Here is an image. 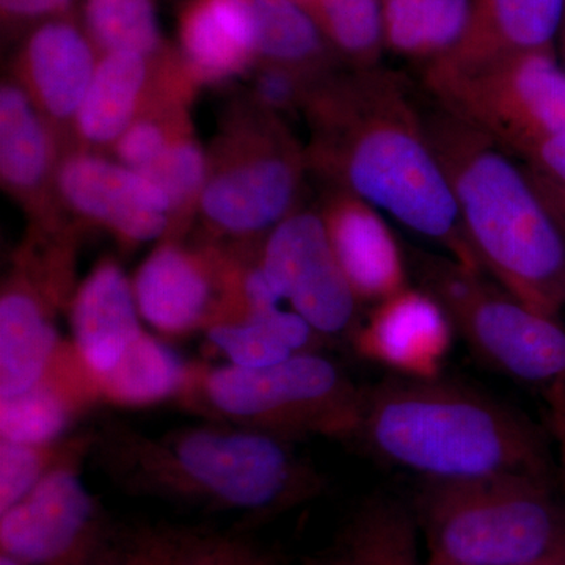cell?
<instances>
[{
	"instance_id": "6da1fadb",
	"label": "cell",
	"mask_w": 565,
	"mask_h": 565,
	"mask_svg": "<svg viewBox=\"0 0 565 565\" xmlns=\"http://www.w3.org/2000/svg\"><path fill=\"white\" fill-rule=\"evenodd\" d=\"M302 114L311 172L482 273L404 76L375 66L334 71L315 82Z\"/></svg>"
},
{
	"instance_id": "7a4b0ae2",
	"label": "cell",
	"mask_w": 565,
	"mask_h": 565,
	"mask_svg": "<svg viewBox=\"0 0 565 565\" xmlns=\"http://www.w3.org/2000/svg\"><path fill=\"white\" fill-rule=\"evenodd\" d=\"M90 459L122 492L253 523L313 500L323 487L289 438L226 423L151 435L106 419L95 427Z\"/></svg>"
},
{
	"instance_id": "3957f363",
	"label": "cell",
	"mask_w": 565,
	"mask_h": 565,
	"mask_svg": "<svg viewBox=\"0 0 565 565\" xmlns=\"http://www.w3.org/2000/svg\"><path fill=\"white\" fill-rule=\"evenodd\" d=\"M423 120L482 273L531 310L557 319L565 305V234L526 169L437 104L423 109Z\"/></svg>"
},
{
	"instance_id": "277c9868",
	"label": "cell",
	"mask_w": 565,
	"mask_h": 565,
	"mask_svg": "<svg viewBox=\"0 0 565 565\" xmlns=\"http://www.w3.org/2000/svg\"><path fill=\"white\" fill-rule=\"evenodd\" d=\"M359 437L426 481L548 476L544 444L505 405L434 381H392L364 392Z\"/></svg>"
},
{
	"instance_id": "5b68a950",
	"label": "cell",
	"mask_w": 565,
	"mask_h": 565,
	"mask_svg": "<svg viewBox=\"0 0 565 565\" xmlns=\"http://www.w3.org/2000/svg\"><path fill=\"white\" fill-rule=\"evenodd\" d=\"M429 565H565V508L548 476L426 481Z\"/></svg>"
},
{
	"instance_id": "8992f818",
	"label": "cell",
	"mask_w": 565,
	"mask_h": 565,
	"mask_svg": "<svg viewBox=\"0 0 565 565\" xmlns=\"http://www.w3.org/2000/svg\"><path fill=\"white\" fill-rule=\"evenodd\" d=\"M174 401L207 422L289 440L300 435L348 440L359 437L364 392L326 356L302 352L253 370L189 363L188 379Z\"/></svg>"
},
{
	"instance_id": "52a82bcc",
	"label": "cell",
	"mask_w": 565,
	"mask_h": 565,
	"mask_svg": "<svg viewBox=\"0 0 565 565\" xmlns=\"http://www.w3.org/2000/svg\"><path fill=\"white\" fill-rule=\"evenodd\" d=\"M307 148L282 118L237 99L207 150L199 217L204 243L256 247L299 210Z\"/></svg>"
},
{
	"instance_id": "ba28073f",
	"label": "cell",
	"mask_w": 565,
	"mask_h": 565,
	"mask_svg": "<svg viewBox=\"0 0 565 565\" xmlns=\"http://www.w3.org/2000/svg\"><path fill=\"white\" fill-rule=\"evenodd\" d=\"M423 81L437 106L509 154L526 159L544 141L565 132V71L553 47L516 52L473 68L429 63Z\"/></svg>"
},
{
	"instance_id": "9c48e42d",
	"label": "cell",
	"mask_w": 565,
	"mask_h": 565,
	"mask_svg": "<svg viewBox=\"0 0 565 565\" xmlns=\"http://www.w3.org/2000/svg\"><path fill=\"white\" fill-rule=\"evenodd\" d=\"M415 269L470 348L501 373L552 385L565 381V329L531 310L484 274L452 258L418 253Z\"/></svg>"
},
{
	"instance_id": "30bf717a",
	"label": "cell",
	"mask_w": 565,
	"mask_h": 565,
	"mask_svg": "<svg viewBox=\"0 0 565 565\" xmlns=\"http://www.w3.org/2000/svg\"><path fill=\"white\" fill-rule=\"evenodd\" d=\"M244 256L232 245L163 239L134 275L140 318L169 338L239 321Z\"/></svg>"
},
{
	"instance_id": "8fae6325",
	"label": "cell",
	"mask_w": 565,
	"mask_h": 565,
	"mask_svg": "<svg viewBox=\"0 0 565 565\" xmlns=\"http://www.w3.org/2000/svg\"><path fill=\"white\" fill-rule=\"evenodd\" d=\"M84 463L52 471L0 514V553L25 565H95L114 522L85 486Z\"/></svg>"
},
{
	"instance_id": "7c38bea8",
	"label": "cell",
	"mask_w": 565,
	"mask_h": 565,
	"mask_svg": "<svg viewBox=\"0 0 565 565\" xmlns=\"http://www.w3.org/2000/svg\"><path fill=\"white\" fill-rule=\"evenodd\" d=\"M259 264L281 300L319 334L343 333L360 300L341 269L319 212L294 211L267 234Z\"/></svg>"
},
{
	"instance_id": "4fadbf2b",
	"label": "cell",
	"mask_w": 565,
	"mask_h": 565,
	"mask_svg": "<svg viewBox=\"0 0 565 565\" xmlns=\"http://www.w3.org/2000/svg\"><path fill=\"white\" fill-rule=\"evenodd\" d=\"M63 212L81 226L102 228L122 247L166 239L170 204L150 180L102 152L70 148L55 178Z\"/></svg>"
},
{
	"instance_id": "5bb4252c",
	"label": "cell",
	"mask_w": 565,
	"mask_h": 565,
	"mask_svg": "<svg viewBox=\"0 0 565 565\" xmlns=\"http://www.w3.org/2000/svg\"><path fill=\"white\" fill-rule=\"evenodd\" d=\"M200 87L178 47L159 58L103 54L74 122L73 148L104 154L141 115L191 104Z\"/></svg>"
},
{
	"instance_id": "9a60e30c",
	"label": "cell",
	"mask_w": 565,
	"mask_h": 565,
	"mask_svg": "<svg viewBox=\"0 0 565 565\" xmlns=\"http://www.w3.org/2000/svg\"><path fill=\"white\" fill-rule=\"evenodd\" d=\"M99 58L73 13L36 24L14 55L10 77L28 92L66 150L73 148L74 122Z\"/></svg>"
},
{
	"instance_id": "2e32d148",
	"label": "cell",
	"mask_w": 565,
	"mask_h": 565,
	"mask_svg": "<svg viewBox=\"0 0 565 565\" xmlns=\"http://www.w3.org/2000/svg\"><path fill=\"white\" fill-rule=\"evenodd\" d=\"M65 145L13 77L0 87V181L31 223L68 217L55 195Z\"/></svg>"
},
{
	"instance_id": "e0dca14e",
	"label": "cell",
	"mask_w": 565,
	"mask_h": 565,
	"mask_svg": "<svg viewBox=\"0 0 565 565\" xmlns=\"http://www.w3.org/2000/svg\"><path fill=\"white\" fill-rule=\"evenodd\" d=\"M452 323L444 305L424 289L405 288L375 303L355 332L360 355L416 381H434L452 344Z\"/></svg>"
},
{
	"instance_id": "ac0fdd59",
	"label": "cell",
	"mask_w": 565,
	"mask_h": 565,
	"mask_svg": "<svg viewBox=\"0 0 565 565\" xmlns=\"http://www.w3.org/2000/svg\"><path fill=\"white\" fill-rule=\"evenodd\" d=\"M329 188L319 215L360 303H379L408 288L403 252L382 215L352 192Z\"/></svg>"
},
{
	"instance_id": "d6986e66",
	"label": "cell",
	"mask_w": 565,
	"mask_h": 565,
	"mask_svg": "<svg viewBox=\"0 0 565 565\" xmlns=\"http://www.w3.org/2000/svg\"><path fill=\"white\" fill-rule=\"evenodd\" d=\"M104 403L98 374L73 341H63L36 384L0 399V438L46 444L66 437L81 416Z\"/></svg>"
},
{
	"instance_id": "ffe728a7",
	"label": "cell",
	"mask_w": 565,
	"mask_h": 565,
	"mask_svg": "<svg viewBox=\"0 0 565 565\" xmlns=\"http://www.w3.org/2000/svg\"><path fill=\"white\" fill-rule=\"evenodd\" d=\"M54 299L17 267L0 291V399H9L40 381L61 348Z\"/></svg>"
},
{
	"instance_id": "44dd1931",
	"label": "cell",
	"mask_w": 565,
	"mask_h": 565,
	"mask_svg": "<svg viewBox=\"0 0 565 565\" xmlns=\"http://www.w3.org/2000/svg\"><path fill=\"white\" fill-rule=\"evenodd\" d=\"M66 313L71 341L98 375L114 370L145 332L132 281L111 258H103L77 286Z\"/></svg>"
},
{
	"instance_id": "7402d4cb",
	"label": "cell",
	"mask_w": 565,
	"mask_h": 565,
	"mask_svg": "<svg viewBox=\"0 0 565 565\" xmlns=\"http://www.w3.org/2000/svg\"><path fill=\"white\" fill-rule=\"evenodd\" d=\"M564 10L565 0H473L467 31L455 50L429 63L473 68L516 52L552 47Z\"/></svg>"
},
{
	"instance_id": "603a6c76",
	"label": "cell",
	"mask_w": 565,
	"mask_h": 565,
	"mask_svg": "<svg viewBox=\"0 0 565 565\" xmlns=\"http://www.w3.org/2000/svg\"><path fill=\"white\" fill-rule=\"evenodd\" d=\"M258 63L288 66L321 79L337 70L338 54L313 17L296 0H228Z\"/></svg>"
},
{
	"instance_id": "cb8c5ba5",
	"label": "cell",
	"mask_w": 565,
	"mask_h": 565,
	"mask_svg": "<svg viewBox=\"0 0 565 565\" xmlns=\"http://www.w3.org/2000/svg\"><path fill=\"white\" fill-rule=\"evenodd\" d=\"M178 36V50L202 87L248 76L258 65L228 0H189L181 10Z\"/></svg>"
},
{
	"instance_id": "d4e9b609",
	"label": "cell",
	"mask_w": 565,
	"mask_h": 565,
	"mask_svg": "<svg viewBox=\"0 0 565 565\" xmlns=\"http://www.w3.org/2000/svg\"><path fill=\"white\" fill-rule=\"evenodd\" d=\"M473 0H382L385 46L433 62L455 50L470 21Z\"/></svg>"
},
{
	"instance_id": "484cf974",
	"label": "cell",
	"mask_w": 565,
	"mask_h": 565,
	"mask_svg": "<svg viewBox=\"0 0 565 565\" xmlns=\"http://www.w3.org/2000/svg\"><path fill=\"white\" fill-rule=\"evenodd\" d=\"M189 363L148 332L137 338L109 373L98 375L103 401L118 407H148L177 399Z\"/></svg>"
},
{
	"instance_id": "4316f807",
	"label": "cell",
	"mask_w": 565,
	"mask_h": 565,
	"mask_svg": "<svg viewBox=\"0 0 565 565\" xmlns=\"http://www.w3.org/2000/svg\"><path fill=\"white\" fill-rule=\"evenodd\" d=\"M79 21L102 55L132 52L159 58L174 50L163 39L152 0H84Z\"/></svg>"
},
{
	"instance_id": "83f0119b",
	"label": "cell",
	"mask_w": 565,
	"mask_h": 565,
	"mask_svg": "<svg viewBox=\"0 0 565 565\" xmlns=\"http://www.w3.org/2000/svg\"><path fill=\"white\" fill-rule=\"evenodd\" d=\"M343 565H422L414 520L388 500L364 504L343 541Z\"/></svg>"
},
{
	"instance_id": "f1b7e54d",
	"label": "cell",
	"mask_w": 565,
	"mask_h": 565,
	"mask_svg": "<svg viewBox=\"0 0 565 565\" xmlns=\"http://www.w3.org/2000/svg\"><path fill=\"white\" fill-rule=\"evenodd\" d=\"M93 446L95 429L66 435L46 444L0 438V514L20 503L52 471L66 463L90 459Z\"/></svg>"
},
{
	"instance_id": "f546056e",
	"label": "cell",
	"mask_w": 565,
	"mask_h": 565,
	"mask_svg": "<svg viewBox=\"0 0 565 565\" xmlns=\"http://www.w3.org/2000/svg\"><path fill=\"white\" fill-rule=\"evenodd\" d=\"M303 9L338 57L353 68H374L385 46L382 0H308Z\"/></svg>"
},
{
	"instance_id": "4dcf8cb0",
	"label": "cell",
	"mask_w": 565,
	"mask_h": 565,
	"mask_svg": "<svg viewBox=\"0 0 565 565\" xmlns=\"http://www.w3.org/2000/svg\"><path fill=\"white\" fill-rule=\"evenodd\" d=\"M141 177L158 185L169 200L170 230L166 239L182 241L199 215L207 178V151L196 139L195 129L178 137Z\"/></svg>"
},
{
	"instance_id": "1f68e13d",
	"label": "cell",
	"mask_w": 565,
	"mask_h": 565,
	"mask_svg": "<svg viewBox=\"0 0 565 565\" xmlns=\"http://www.w3.org/2000/svg\"><path fill=\"white\" fill-rule=\"evenodd\" d=\"M189 104H166L141 115L110 148L117 162L147 172L182 134L192 131Z\"/></svg>"
},
{
	"instance_id": "d6a6232c",
	"label": "cell",
	"mask_w": 565,
	"mask_h": 565,
	"mask_svg": "<svg viewBox=\"0 0 565 565\" xmlns=\"http://www.w3.org/2000/svg\"><path fill=\"white\" fill-rule=\"evenodd\" d=\"M188 533L189 527L114 523L95 565H180Z\"/></svg>"
},
{
	"instance_id": "836d02e7",
	"label": "cell",
	"mask_w": 565,
	"mask_h": 565,
	"mask_svg": "<svg viewBox=\"0 0 565 565\" xmlns=\"http://www.w3.org/2000/svg\"><path fill=\"white\" fill-rule=\"evenodd\" d=\"M248 79L250 85L245 99L282 120L288 115L303 111L311 88L319 81L300 71L273 63H258L248 74Z\"/></svg>"
},
{
	"instance_id": "e575fe53",
	"label": "cell",
	"mask_w": 565,
	"mask_h": 565,
	"mask_svg": "<svg viewBox=\"0 0 565 565\" xmlns=\"http://www.w3.org/2000/svg\"><path fill=\"white\" fill-rule=\"evenodd\" d=\"M207 341L230 364L239 367L273 366L294 355L274 334L252 322H223L206 330Z\"/></svg>"
},
{
	"instance_id": "d590c367",
	"label": "cell",
	"mask_w": 565,
	"mask_h": 565,
	"mask_svg": "<svg viewBox=\"0 0 565 565\" xmlns=\"http://www.w3.org/2000/svg\"><path fill=\"white\" fill-rule=\"evenodd\" d=\"M180 565H278L269 552L243 534L189 530Z\"/></svg>"
},
{
	"instance_id": "8d00e7d4",
	"label": "cell",
	"mask_w": 565,
	"mask_h": 565,
	"mask_svg": "<svg viewBox=\"0 0 565 565\" xmlns=\"http://www.w3.org/2000/svg\"><path fill=\"white\" fill-rule=\"evenodd\" d=\"M76 0H0L3 25L9 29L35 28L40 22L71 13Z\"/></svg>"
},
{
	"instance_id": "74e56055",
	"label": "cell",
	"mask_w": 565,
	"mask_h": 565,
	"mask_svg": "<svg viewBox=\"0 0 565 565\" xmlns=\"http://www.w3.org/2000/svg\"><path fill=\"white\" fill-rule=\"evenodd\" d=\"M526 161L530 169L565 184V132L544 141Z\"/></svg>"
},
{
	"instance_id": "f35d334b",
	"label": "cell",
	"mask_w": 565,
	"mask_h": 565,
	"mask_svg": "<svg viewBox=\"0 0 565 565\" xmlns=\"http://www.w3.org/2000/svg\"><path fill=\"white\" fill-rule=\"evenodd\" d=\"M545 404L550 433L555 440L561 475L565 484V381H557L546 386Z\"/></svg>"
},
{
	"instance_id": "ab89813d",
	"label": "cell",
	"mask_w": 565,
	"mask_h": 565,
	"mask_svg": "<svg viewBox=\"0 0 565 565\" xmlns=\"http://www.w3.org/2000/svg\"><path fill=\"white\" fill-rule=\"evenodd\" d=\"M527 177L533 182L535 192L541 196L546 210L553 215L559 228L565 234V184H561L545 174L535 172V170L526 169Z\"/></svg>"
},
{
	"instance_id": "60d3db41",
	"label": "cell",
	"mask_w": 565,
	"mask_h": 565,
	"mask_svg": "<svg viewBox=\"0 0 565 565\" xmlns=\"http://www.w3.org/2000/svg\"><path fill=\"white\" fill-rule=\"evenodd\" d=\"M0 565H25L20 563V561L14 559V557H11L9 555H3V553H0Z\"/></svg>"
},
{
	"instance_id": "b9f144b4",
	"label": "cell",
	"mask_w": 565,
	"mask_h": 565,
	"mask_svg": "<svg viewBox=\"0 0 565 565\" xmlns=\"http://www.w3.org/2000/svg\"><path fill=\"white\" fill-rule=\"evenodd\" d=\"M561 32H563V46H564V55H565V10H564L563 28H561Z\"/></svg>"
},
{
	"instance_id": "7bdbcfd3",
	"label": "cell",
	"mask_w": 565,
	"mask_h": 565,
	"mask_svg": "<svg viewBox=\"0 0 565 565\" xmlns=\"http://www.w3.org/2000/svg\"><path fill=\"white\" fill-rule=\"evenodd\" d=\"M297 3H300V6H305V3L308 2V0H296Z\"/></svg>"
}]
</instances>
